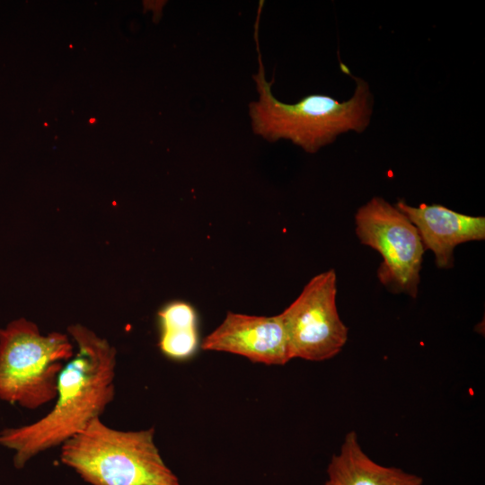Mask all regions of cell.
<instances>
[{
	"label": "cell",
	"instance_id": "1",
	"mask_svg": "<svg viewBox=\"0 0 485 485\" xmlns=\"http://www.w3.org/2000/svg\"><path fill=\"white\" fill-rule=\"evenodd\" d=\"M67 331L77 351L58 375L53 409L33 423L0 431V445L14 452L17 469L82 432L114 398L115 348L81 324Z\"/></svg>",
	"mask_w": 485,
	"mask_h": 485
},
{
	"label": "cell",
	"instance_id": "2",
	"mask_svg": "<svg viewBox=\"0 0 485 485\" xmlns=\"http://www.w3.org/2000/svg\"><path fill=\"white\" fill-rule=\"evenodd\" d=\"M257 15L254 38L258 51V73L252 75L259 101L249 104V114L254 134L269 142L292 141L310 154L333 142L348 131L363 132L370 122L373 97L368 84L356 78L353 96L340 102L328 95L312 94L294 104L278 101L271 92L272 83L265 77L259 46Z\"/></svg>",
	"mask_w": 485,
	"mask_h": 485
},
{
	"label": "cell",
	"instance_id": "3",
	"mask_svg": "<svg viewBox=\"0 0 485 485\" xmlns=\"http://www.w3.org/2000/svg\"><path fill=\"white\" fill-rule=\"evenodd\" d=\"M154 436V428L122 431L97 418L61 445L60 460L92 485H181Z\"/></svg>",
	"mask_w": 485,
	"mask_h": 485
},
{
	"label": "cell",
	"instance_id": "4",
	"mask_svg": "<svg viewBox=\"0 0 485 485\" xmlns=\"http://www.w3.org/2000/svg\"><path fill=\"white\" fill-rule=\"evenodd\" d=\"M74 354L66 334L43 335L33 322L11 321L0 328V400L28 410L55 400L63 362Z\"/></svg>",
	"mask_w": 485,
	"mask_h": 485
},
{
	"label": "cell",
	"instance_id": "5",
	"mask_svg": "<svg viewBox=\"0 0 485 485\" xmlns=\"http://www.w3.org/2000/svg\"><path fill=\"white\" fill-rule=\"evenodd\" d=\"M356 234L361 243L383 258L377 276L393 293L418 295L425 251L417 228L395 206L372 198L355 216Z\"/></svg>",
	"mask_w": 485,
	"mask_h": 485
},
{
	"label": "cell",
	"instance_id": "6",
	"mask_svg": "<svg viewBox=\"0 0 485 485\" xmlns=\"http://www.w3.org/2000/svg\"><path fill=\"white\" fill-rule=\"evenodd\" d=\"M334 269L310 279L300 295L280 314L290 358L322 361L336 356L348 340V327L340 318Z\"/></svg>",
	"mask_w": 485,
	"mask_h": 485
},
{
	"label": "cell",
	"instance_id": "7",
	"mask_svg": "<svg viewBox=\"0 0 485 485\" xmlns=\"http://www.w3.org/2000/svg\"><path fill=\"white\" fill-rule=\"evenodd\" d=\"M204 350L242 356L255 363L282 366L291 358L280 314L256 316L228 312L201 342Z\"/></svg>",
	"mask_w": 485,
	"mask_h": 485
},
{
	"label": "cell",
	"instance_id": "8",
	"mask_svg": "<svg viewBox=\"0 0 485 485\" xmlns=\"http://www.w3.org/2000/svg\"><path fill=\"white\" fill-rule=\"evenodd\" d=\"M395 207L417 228L425 251L434 253L438 268L454 266V250L457 245L485 238L483 216H467L438 204L412 207L403 199L398 200Z\"/></svg>",
	"mask_w": 485,
	"mask_h": 485
},
{
	"label": "cell",
	"instance_id": "9",
	"mask_svg": "<svg viewBox=\"0 0 485 485\" xmlns=\"http://www.w3.org/2000/svg\"><path fill=\"white\" fill-rule=\"evenodd\" d=\"M331 485H421L420 477L371 460L362 450L355 431L348 432L339 454L328 466Z\"/></svg>",
	"mask_w": 485,
	"mask_h": 485
},
{
	"label": "cell",
	"instance_id": "10",
	"mask_svg": "<svg viewBox=\"0 0 485 485\" xmlns=\"http://www.w3.org/2000/svg\"><path fill=\"white\" fill-rule=\"evenodd\" d=\"M161 334L159 348L172 359L190 357L198 345L197 315L188 303L175 301L158 313Z\"/></svg>",
	"mask_w": 485,
	"mask_h": 485
},
{
	"label": "cell",
	"instance_id": "11",
	"mask_svg": "<svg viewBox=\"0 0 485 485\" xmlns=\"http://www.w3.org/2000/svg\"><path fill=\"white\" fill-rule=\"evenodd\" d=\"M325 485H331V484L329 481H327V482L325 483Z\"/></svg>",
	"mask_w": 485,
	"mask_h": 485
}]
</instances>
